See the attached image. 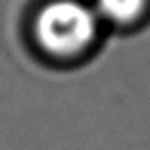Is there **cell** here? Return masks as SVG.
Masks as SVG:
<instances>
[{"mask_svg": "<svg viewBox=\"0 0 150 150\" xmlns=\"http://www.w3.org/2000/svg\"><path fill=\"white\" fill-rule=\"evenodd\" d=\"M146 0H97V9L104 18L117 24L136 20L143 13Z\"/></svg>", "mask_w": 150, "mask_h": 150, "instance_id": "obj_2", "label": "cell"}, {"mask_svg": "<svg viewBox=\"0 0 150 150\" xmlns=\"http://www.w3.org/2000/svg\"><path fill=\"white\" fill-rule=\"evenodd\" d=\"M97 33V15L77 0H53L35 18V37L51 55L70 57L90 46Z\"/></svg>", "mask_w": 150, "mask_h": 150, "instance_id": "obj_1", "label": "cell"}]
</instances>
